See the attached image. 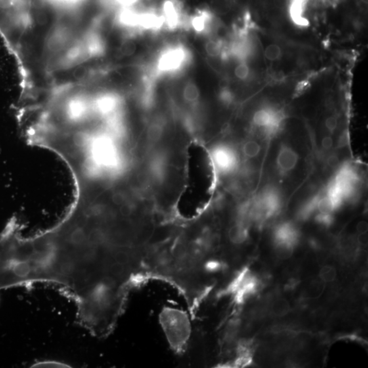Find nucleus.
Returning a JSON list of instances; mask_svg holds the SVG:
<instances>
[{"instance_id": "1", "label": "nucleus", "mask_w": 368, "mask_h": 368, "mask_svg": "<svg viewBox=\"0 0 368 368\" xmlns=\"http://www.w3.org/2000/svg\"><path fill=\"white\" fill-rule=\"evenodd\" d=\"M118 137L106 127L102 131L83 129L81 135L83 162L91 174L120 170L122 162L116 141Z\"/></svg>"}, {"instance_id": "2", "label": "nucleus", "mask_w": 368, "mask_h": 368, "mask_svg": "<svg viewBox=\"0 0 368 368\" xmlns=\"http://www.w3.org/2000/svg\"><path fill=\"white\" fill-rule=\"evenodd\" d=\"M161 323L173 348L183 351L190 334L187 316L177 309L166 308L161 314Z\"/></svg>"}, {"instance_id": "3", "label": "nucleus", "mask_w": 368, "mask_h": 368, "mask_svg": "<svg viewBox=\"0 0 368 368\" xmlns=\"http://www.w3.org/2000/svg\"><path fill=\"white\" fill-rule=\"evenodd\" d=\"M300 162V155L293 148L283 144L278 150L275 158V166L278 172L282 175L292 172Z\"/></svg>"}, {"instance_id": "4", "label": "nucleus", "mask_w": 368, "mask_h": 368, "mask_svg": "<svg viewBox=\"0 0 368 368\" xmlns=\"http://www.w3.org/2000/svg\"><path fill=\"white\" fill-rule=\"evenodd\" d=\"M212 158L215 168L221 173L231 172L237 165L238 159L235 152L228 146H217L213 150Z\"/></svg>"}, {"instance_id": "5", "label": "nucleus", "mask_w": 368, "mask_h": 368, "mask_svg": "<svg viewBox=\"0 0 368 368\" xmlns=\"http://www.w3.org/2000/svg\"><path fill=\"white\" fill-rule=\"evenodd\" d=\"M50 9L61 15H69L80 11L89 0H42Z\"/></svg>"}, {"instance_id": "6", "label": "nucleus", "mask_w": 368, "mask_h": 368, "mask_svg": "<svg viewBox=\"0 0 368 368\" xmlns=\"http://www.w3.org/2000/svg\"><path fill=\"white\" fill-rule=\"evenodd\" d=\"M300 239V233L293 224L284 223L278 225L273 233V242H285L296 246Z\"/></svg>"}, {"instance_id": "7", "label": "nucleus", "mask_w": 368, "mask_h": 368, "mask_svg": "<svg viewBox=\"0 0 368 368\" xmlns=\"http://www.w3.org/2000/svg\"><path fill=\"white\" fill-rule=\"evenodd\" d=\"M308 0H290L289 4V14L292 22L297 26L306 27L309 22L304 14Z\"/></svg>"}, {"instance_id": "8", "label": "nucleus", "mask_w": 368, "mask_h": 368, "mask_svg": "<svg viewBox=\"0 0 368 368\" xmlns=\"http://www.w3.org/2000/svg\"><path fill=\"white\" fill-rule=\"evenodd\" d=\"M185 57L181 50L169 51L161 58L159 68L161 70H172L178 68Z\"/></svg>"}, {"instance_id": "9", "label": "nucleus", "mask_w": 368, "mask_h": 368, "mask_svg": "<svg viewBox=\"0 0 368 368\" xmlns=\"http://www.w3.org/2000/svg\"><path fill=\"white\" fill-rule=\"evenodd\" d=\"M230 240L234 244H242L248 237L247 223L240 220L231 228L229 232Z\"/></svg>"}, {"instance_id": "10", "label": "nucleus", "mask_w": 368, "mask_h": 368, "mask_svg": "<svg viewBox=\"0 0 368 368\" xmlns=\"http://www.w3.org/2000/svg\"><path fill=\"white\" fill-rule=\"evenodd\" d=\"M184 100L188 103L194 104L198 101L200 96V89L197 85L192 81H189L184 85L182 91Z\"/></svg>"}, {"instance_id": "11", "label": "nucleus", "mask_w": 368, "mask_h": 368, "mask_svg": "<svg viewBox=\"0 0 368 368\" xmlns=\"http://www.w3.org/2000/svg\"><path fill=\"white\" fill-rule=\"evenodd\" d=\"M261 151V145L254 140H250L244 143L242 152L247 158L252 159L259 156Z\"/></svg>"}, {"instance_id": "12", "label": "nucleus", "mask_w": 368, "mask_h": 368, "mask_svg": "<svg viewBox=\"0 0 368 368\" xmlns=\"http://www.w3.org/2000/svg\"><path fill=\"white\" fill-rule=\"evenodd\" d=\"M275 253L278 258L286 259L289 258L293 252L295 246L285 242L274 243Z\"/></svg>"}, {"instance_id": "13", "label": "nucleus", "mask_w": 368, "mask_h": 368, "mask_svg": "<svg viewBox=\"0 0 368 368\" xmlns=\"http://www.w3.org/2000/svg\"><path fill=\"white\" fill-rule=\"evenodd\" d=\"M264 55L268 61L274 62L279 60L282 56L281 48L276 44L267 46L265 50Z\"/></svg>"}, {"instance_id": "14", "label": "nucleus", "mask_w": 368, "mask_h": 368, "mask_svg": "<svg viewBox=\"0 0 368 368\" xmlns=\"http://www.w3.org/2000/svg\"><path fill=\"white\" fill-rule=\"evenodd\" d=\"M235 78L240 81H246L250 75V68L245 62H240L234 69Z\"/></svg>"}, {"instance_id": "15", "label": "nucleus", "mask_w": 368, "mask_h": 368, "mask_svg": "<svg viewBox=\"0 0 368 368\" xmlns=\"http://www.w3.org/2000/svg\"><path fill=\"white\" fill-rule=\"evenodd\" d=\"M206 51L210 57L217 58L221 53V46L215 41H210L206 44Z\"/></svg>"}, {"instance_id": "16", "label": "nucleus", "mask_w": 368, "mask_h": 368, "mask_svg": "<svg viewBox=\"0 0 368 368\" xmlns=\"http://www.w3.org/2000/svg\"><path fill=\"white\" fill-rule=\"evenodd\" d=\"M315 219L317 223L325 226V227H329L333 224L334 222L333 214H332L318 213L316 215Z\"/></svg>"}, {"instance_id": "17", "label": "nucleus", "mask_w": 368, "mask_h": 368, "mask_svg": "<svg viewBox=\"0 0 368 368\" xmlns=\"http://www.w3.org/2000/svg\"><path fill=\"white\" fill-rule=\"evenodd\" d=\"M338 119L336 116H328L325 120V127L328 133L333 134L338 128Z\"/></svg>"}, {"instance_id": "18", "label": "nucleus", "mask_w": 368, "mask_h": 368, "mask_svg": "<svg viewBox=\"0 0 368 368\" xmlns=\"http://www.w3.org/2000/svg\"><path fill=\"white\" fill-rule=\"evenodd\" d=\"M288 309H289V306H288L287 302L286 301L281 300H278L273 305V311L276 315L282 316L287 313Z\"/></svg>"}, {"instance_id": "19", "label": "nucleus", "mask_w": 368, "mask_h": 368, "mask_svg": "<svg viewBox=\"0 0 368 368\" xmlns=\"http://www.w3.org/2000/svg\"><path fill=\"white\" fill-rule=\"evenodd\" d=\"M336 271L333 267L327 266L323 267L321 272V277L325 282H332L335 279Z\"/></svg>"}, {"instance_id": "20", "label": "nucleus", "mask_w": 368, "mask_h": 368, "mask_svg": "<svg viewBox=\"0 0 368 368\" xmlns=\"http://www.w3.org/2000/svg\"><path fill=\"white\" fill-rule=\"evenodd\" d=\"M35 366L36 367H67L68 365L64 364V363L59 362V361H42V362H39L35 363Z\"/></svg>"}, {"instance_id": "21", "label": "nucleus", "mask_w": 368, "mask_h": 368, "mask_svg": "<svg viewBox=\"0 0 368 368\" xmlns=\"http://www.w3.org/2000/svg\"><path fill=\"white\" fill-rule=\"evenodd\" d=\"M322 149L325 152H329L334 147V139L331 136L327 135L322 139L321 141Z\"/></svg>"}, {"instance_id": "22", "label": "nucleus", "mask_w": 368, "mask_h": 368, "mask_svg": "<svg viewBox=\"0 0 368 368\" xmlns=\"http://www.w3.org/2000/svg\"><path fill=\"white\" fill-rule=\"evenodd\" d=\"M327 164L329 168H338L339 166H340V158H339L338 155L332 154L329 157H327Z\"/></svg>"}, {"instance_id": "23", "label": "nucleus", "mask_w": 368, "mask_h": 368, "mask_svg": "<svg viewBox=\"0 0 368 368\" xmlns=\"http://www.w3.org/2000/svg\"><path fill=\"white\" fill-rule=\"evenodd\" d=\"M357 230H358L359 233H365V232L367 231V224L365 222H361L359 224Z\"/></svg>"}, {"instance_id": "24", "label": "nucleus", "mask_w": 368, "mask_h": 368, "mask_svg": "<svg viewBox=\"0 0 368 368\" xmlns=\"http://www.w3.org/2000/svg\"><path fill=\"white\" fill-rule=\"evenodd\" d=\"M361 2H363V3L367 4V0H361Z\"/></svg>"}]
</instances>
